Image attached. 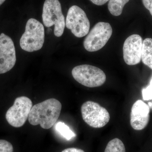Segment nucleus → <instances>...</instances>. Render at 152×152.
Listing matches in <instances>:
<instances>
[{
    "mask_svg": "<svg viewBox=\"0 0 152 152\" xmlns=\"http://www.w3.org/2000/svg\"><path fill=\"white\" fill-rule=\"evenodd\" d=\"M81 111L85 122L93 128L103 127L110 118V113L105 108L93 101L84 103Z\"/></svg>",
    "mask_w": 152,
    "mask_h": 152,
    "instance_id": "obj_6",
    "label": "nucleus"
},
{
    "mask_svg": "<svg viewBox=\"0 0 152 152\" xmlns=\"http://www.w3.org/2000/svg\"><path fill=\"white\" fill-rule=\"evenodd\" d=\"M72 74L79 83L88 88L101 86L106 81V76L103 71L90 65L77 66L73 69Z\"/></svg>",
    "mask_w": 152,
    "mask_h": 152,
    "instance_id": "obj_4",
    "label": "nucleus"
},
{
    "mask_svg": "<svg viewBox=\"0 0 152 152\" xmlns=\"http://www.w3.org/2000/svg\"><path fill=\"white\" fill-rule=\"evenodd\" d=\"M142 3L145 7L149 11L152 16V0H142Z\"/></svg>",
    "mask_w": 152,
    "mask_h": 152,
    "instance_id": "obj_18",
    "label": "nucleus"
},
{
    "mask_svg": "<svg viewBox=\"0 0 152 152\" xmlns=\"http://www.w3.org/2000/svg\"><path fill=\"white\" fill-rule=\"evenodd\" d=\"M141 59L144 64L152 70V39L146 38L143 41Z\"/></svg>",
    "mask_w": 152,
    "mask_h": 152,
    "instance_id": "obj_12",
    "label": "nucleus"
},
{
    "mask_svg": "<svg viewBox=\"0 0 152 152\" xmlns=\"http://www.w3.org/2000/svg\"><path fill=\"white\" fill-rule=\"evenodd\" d=\"M150 107L141 100L136 101L131 110L130 124L135 130L144 129L150 120Z\"/></svg>",
    "mask_w": 152,
    "mask_h": 152,
    "instance_id": "obj_11",
    "label": "nucleus"
},
{
    "mask_svg": "<svg viewBox=\"0 0 152 152\" xmlns=\"http://www.w3.org/2000/svg\"><path fill=\"white\" fill-rule=\"evenodd\" d=\"M61 108V104L54 98L36 104L31 109L29 122L33 126L40 125L42 129H48L56 122Z\"/></svg>",
    "mask_w": 152,
    "mask_h": 152,
    "instance_id": "obj_1",
    "label": "nucleus"
},
{
    "mask_svg": "<svg viewBox=\"0 0 152 152\" xmlns=\"http://www.w3.org/2000/svg\"><path fill=\"white\" fill-rule=\"evenodd\" d=\"M129 0H110L108 5L109 12L113 15L118 16L122 14L123 9Z\"/></svg>",
    "mask_w": 152,
    "mask_h": 152,
    "instance_id": "obj_13",
    "label": "nucleus"
},
{
    "mask_svg": "<svg viewBox=\"0 0 152 152\" xmlns=\"http://www.w3.org/2000/svg\"><path fill=\"white\" fill-rule=\"evenodd\" d=\"M6 0H0V6Z\"/></svg>",
    "mask_w": 152,
    "mask_h": 152,
    "instance_id": "obj_21",
    "label": "nucleus"
},
{
    "mask_svg": "<svg viewBox=\"0 0 152 152\" xmlns=\"http://www.w3.org/2000/svg\"><path fill=\"white\" fill-rule=\"evenodd\" d=\"M32 102L26 96L19 97L15 100L13 105L9 109L6 118L12 126L19 128L23 126L28 118Z\"/></svg>",
    "mask_w": 152,
    "mask_h": 152,
    "instance_id": "obj_7",
    "label": "nucleus"
},
{
    "mask_svg": "<svg viewBox=\"0 0 152 152\" xmlns=\"http://www.w3.org/2000/svg\"><path fill=\"white\" fill-rule=\"evenodd\" d=\"M61 152H85L84 151L80 149L77 148H69L64 150Z\"/></svg>",
    "mask_w": 152,
    "mask_h": 152,
    "instance_id": "obj_20",
    "label": "nucleus"
},
{
    "mask_svg": "<svg viewBox=\"0 0 152 152\" xmlns=\"http://www.w3.org/2000/svg\"><path fill=\"white\" fill-rule=\"evenodd\" d=\"M56 131L61 136L68 140L75 137V133L71 130L69 127L64 123L59 121L57 123L55 126Z\"/></svg>",
    "mask_w": 152,
    "mask_h": 152,
    "instance_id": "obj_14",
    "label": "nucleus"
},
{
    "mask_svg": "<svg viewBox=\"0 0 152 152\" xmlns=\"http://www.w3.org/2000/svg\"><path fill=\"white\" fill-rule=\"evenodd\" d=\"M104 152H126V148L121 140L115 138L109 142Z\"/></svg>",
    "mask_w": 152,
    "mask_h": 152,
    "instance_id": "obj_15",
    "label": "nucleus"
},
{
    "mask_svg": "<svg viewBox=\"0 0 152 152\" xmlns=\"http://www.w3.org/2000/svg\"><path fill=\"white\" fill-rule=\"evenodd\" d=\"M45 42V28L42 24L37 20L31 18L26 24L25 31L20 39V46L28 52L40 50Z\"/></svg>",
    "mask_w": 152,
    "mask_h": 152,
    "instance_id": "obj_2",
    "label": "nucleus"
},
{
    "mask_svg": "<svg viewBox=\"0 0 152 152\" xmlns=\"http://www.w3.org/2000/svg\"><path fill=\"white\" fill-rule=\"evenodd\" d=\"M13 147L10 142L5 140H0V152H13Z\"/></svg>",
    "mask_w": 152,
    "mask_h": 152,
    "instance_id": "obj_17",
    "label": "nucleus"
},
{
    "mask_svg": "<svg viewBox=\"0 0 152 152\" xmlns=\"http://www.w3.org/2000/svg\"><path fill=\"white\" fill-rule=\"evenodd\" d=\"M142 45V39L138 34L132 35L125 40L123 46L124 58L128 65H135L140 62Z\"/></svg>",
    "mask_w": 152,
    "mask_h": 152,
    "instance_id": "obj_10",
    "label": "nucleus"
},
{
    "mask_svg": "<svg viewBox=\"0 0 152 152\" xmlns=\"http://www.w3.org/2000/svg\"><path fill=\"white\" fill-rule=\"evenodd\" d=\"M113 29L110 23L99 22L88 33L83 45L88 52H96L102 48L111 37Z\"/></svg>",
    "mask_w": 152,
    "mask_h": 152,
    "instance_id": "obj_5",
    "label": "nucleus"
},
{
    "mask_svg": "<svg viewBox=\"0 0 152 152\" xmlns=\"http://www.w3.org/2000/svg\"><path fill=\"white\" fill-rule=\"evenodd\" d=\"M16 62L15 48L12 40L4 33L0 35V74L14 67Z\"/></svg>",
    "mask_w": 152,
    "mask_h": 152,
    "instance_id": "obj_9",
    "label": "nucleus"
},
{
    "mask_svg": "<svg viewBox=\"0 0 152 152\" xmlns=\"http://www.w3.org/2000/svg\"><path fill=\"white\" fill-rule=\"evenodd\" d=\"M42 17L45 26L50 27L55 25L54 34L56 37L62 35L66 23L58 0H45Z\"/></svg>",
    "mask_w": 152,
    "mask_h": 152,
    "instance_id": "obj_3",
    "label": "nucleus"
},
{
    "mask_svg": "<svg viewBox=\"0 0 152 152\" xmlns=\"http://www.w3.org/2000/svg\"><path fill=\"white\" fill-rule=\"evenodd\" d=\"M143 99L145 101L152 100V76L148 86L142 90Z\"/></svg>",
    "mask_w": 152,
    "mask_h": 152,
    "instance_id": "obj_16",
    "label": "nucleus"
},
{
    "mask_svg": "<svg viewBox=\"0 0 152 152\" xmlns=\"http://www.w3.org/2000/svg\"><path fill=\"white\" fill-rule=\"evenodd\" d=\"M66 26L76 37L81 38L89 33L90 23L84 11L78 6L74 5L68 10Z\"/></svg>",
    "mask_w": 152,
    "mask_h": 152,
    "instance_id": "obj_8",
    "label": "nucleus"
},
{
    "mask_svg": "<svg viewBox=\"0 0 152 152\" xmlns=\"http://www.w3.org/2000/svg\"><path fill=\"white\" fill-rule=\"evenodd\" d=\"M148 106H149V107H152V103L151 102H149L148 103Z\"/></svg>",
    "mask_w": 152,
    "mask_h": 152,
    "instance_id": "obj_22",
    "label": "nucleus"
},
{
    "mask_svg": "<svg viewBox=\"0 0 152 152\" xmlns=\"http://www.w3.org/2000/svg\"><path fill=\"white\" fill-rule=\"evenodd\" d=\"M90 1H91L93 4L96 5L102 6L104 4L110 0H90Z\"/></svg>",
    "mask_w": 152,
    "mask_h": 152,
    "instance_id": "obj_19",
    "label": "nucleus"
}]
</instances>
